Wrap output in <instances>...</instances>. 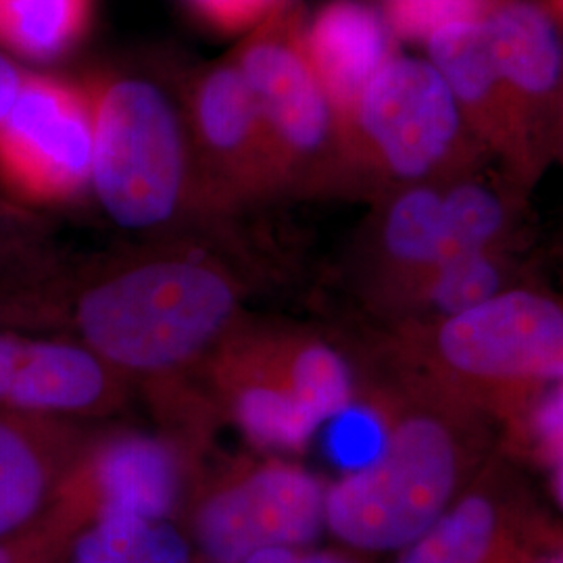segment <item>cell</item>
Returning <instances> with one entry per match:
<instances>
[{"label": "cell", "instance_id": "cell-1", "mask_svg": "<svg viewBox=\"0 0 563 563\" xmlns=\"http://www.w3.org/2000/svg\"><path fill=\"white\" fill-rule=\"evenodd\" d=\"M236 305L239 286L222 263L163 253L90 284L76 305V323L102 362L157 374L197 357L222 334Z\"/></svg>", "mask_w": 563, "mask_h": 563}, {"label": "cell", "instance_id": "cell-2", "mask_svg": "<svg viewBox=\"0 0 563 563\" xmlns=\"http://www.w3.org/2000/svg\"><path fill=\"white\" fill-rule=\"evenodd\" d=\"M95 107L90 181L125 230L169 225L197 192L184 113L153 81L109 76L88 84Z\"/></svg>", "mask_w": 563, "mask_h": 563}, {"label": "cell", "instance_id": "cell-3", "mask_svg": "<svg viewBox=\"0 0 563 563\" xmlns=\"http://www.w3.org/2000/svg\"><path fill=\"white\" fill-rule=\"evenodd\" d=\"M353 180L388 190L453 178L476 165L483 146L430 60L393 57L342 123Z\"/></svg>", "mask_w": 563, "mask_h": 563}, {"label": "cell", "instance_id": "cell-4", "mask_svg": "<svg viewBox=\"0 0 563 563\" xmlns=\"http://www.w3.org/2000/svg\"><path fill=\"white\" fill-rule=\"evenodd\" d=\"M457 463L443 422L407 418L369 462L325 493V523L344 543L405 549L449 509Z\"/></svg>", "mask_w": 563, "mask_h": 563}, {"label": "cell", "instance_id": "cell-5", "mask_svg": "<svg viewBox=\"0 0 563 563\" xmlns=\"http://www.w3.org/2000/svg\"><path fill=\"white\" fill-rule=\"evenodd\" d=\"M262 113L288 190L353 180L342 123L292 27H269L234 60Z\"/></svg>", "mask_w": 563, "mask_h": 563}, {"label": "cell", "instance_id": "cell-6", "mask_svg": "<svg viewBox=\"0 0 563 563\" xmlns=\"http://www.w3.org/2000/svg\"><path fill=\"white\" fill-rule=\"evenodd\" d=\"M434 362L457 383L522 390L563 380V305L530 288H507L432 323Z\"/></svg>", "mask_w": 563, "mask_h": 563}, {"label": "cell", "instance_id": "cell-7", "mask_svg": "<svg viewBox=\"0 0 563 563\" xmlns=\"http://www.w3.org/2000/svg\"><path fill=\"white\" fill-rule=\"evenodd\" d=\"M95 107L88 86L27 74L0 121V184L15 199L57 205L92 176Z\"/></svg>", "mask_w": 563, "mask_h": 563}, {"label": "cell", "instance_id": "cell-8", "mask_svg": "<svg viewBox=\"0 0 563 563\" xmlns=\"http://www.w3.org/2000/svg\"><path fill=\"white\" fill-rule=\"evenodd\" d=\"M197 197L232 207L284 188L262 113L236 63L205 71L186 95Z\"/></svg>", "mask_w": 563, "mask_h": 563}, {"label": "cell", "instance_id": "cell-9", "mask_svg": "<svg viewBox=\"0 0 563 563\" xmlns=\"http://www.w3.org/2000/svg\"><path fill=\"white\" fill-rule=\"evenodd\" d=\"M323 523L322 484L301 467L276 463L209 499L197 537L209 562L244 563L263 549L309 543Z\"/></svg>", "mask_w": 563, "mask_h": 563}, {"label": "cell", "instance_id": "cell-10", "mask_svg": "<svg viewBox=\"0 0 563 563\" xmlns=\"http://www.w3.org/2000/svg\"><path fill=\"white\" fill-rule=\"evenodd\" d=\"M426 42L428 60L451 88L463 120L484 153L501 159L509 180L528 186L543 165L509 101L490 51L484 18L443 25Z\"/></svg>", "mask_w": 563, "mask_h": 563}, {"label": "cell", "instance_id": "cell-11", "mask_svg": "<svg viewBox=\"0 0 563 563\" xmlns=\"http://www.w3.org/2000/svg\"><path fill=\"white\" fill-rule=\"evenodd\" d=\"M490 51L523 132L543 165L563 97V44L543 7L505 0L484 15Z\"/></svg>", "mask_w": 563, "mask_h": 563}, {"label": "cell", "instance_id": "cell-12", "mask_svg": "<svg viewBox=\"0 0 563 563\" xmlns=\"http://www.w3.org/2000/svg\"><path fill=\"white\" fill-rule=\"evenodd\" d=\"M109 374L88 346L0 334V407L48 413L101 401Z\"/></svg>", "mask_w": 563, "mask_h": 563}, {"label": "cell", "instance_id": "cell-13", "mask_svg": "<svg viewBox=\"0 0 563 563\" xmlns=\"http://www.w3.org/2000/svg\"><path fill=\"white\" fill-rule=\"evenodd\" d=\"M302 51L341 123L393 59L383 18L360 0H334L301 34Z\"/></svg>", "mask_w": 563, "mask_h": 563}, {"label": "cell", "instance_id": "cell-14", "mask_svg": "<svg viewBox=\"0 0 563 563\" xmlns=\"http://www.w3.org/2000/svg\"><path fill=\"white\" fill-rule=\"evenodd\" d=\"M369 262L388 290L451 260L444 220V180L390 190L367 241Z\"/></svg>", "mask_w": 563, "mask_h": 563}, {"label": "cell", "instance_id": "cell-15", "mask_svg": "<svg viewBox=\"0 0 563 563\" xmlns=\"http://www.w3.org/2000/svg\"><path fill=\"white\" fill-rule=\"evenodd\" d=\"M107 509L162 522L178 499V463L153 439L128 437L104 449L97 467Z\"/></svg>", "mask_w": 563, "mask_h": 563}, {"label": "cell", "instance_id": "cell-16", "mask_svg": "<svg viewBox=\"0 0 563 563\" xmlns=\"http://www.w3.org/2000/svg\"><path fill=\"white\" fill-rule=\"evenodd\" d=\"M444 220L451 257L514 249L520 220L514 184L476 176L474 167L446 178Z\"/></svg>", "mask_w": 563, "mask_h": 563}, {"label": "cell", "instance_id": "cell-17", "mask_svg": "<svg viewBox=\"0 0 563 563\" xmlns=\"http://www.w3.org/2000/svg\"><path fill=\"white\" fill-rule=\"evenodd\" d=\"M514 280V249H504L451 257L390 292L402 301L418 305L432 316L434 322H439L488 301L511 288Z\"/></svg>", "mask_w": 563, "mask_h": 563}, {"label": "cell", "instance_id": "cell-18", "mask_svg": "<svg viewBox=\"0 0 563 563\" xmlns=\"http://www.w3.org/2000/svg\"><path fill=\"white\" fill-rule=\"evenodd\" d=\"M236 418L253 443L276 449H299L322 426L290 390L278 357L251 369L236 395Z\"/></svg>", "mask_w": 563, "mask_h": 563}, {"label": "cell", "instance_id": "cell-19", "mask_svg": "<svg viewBox=\"0 0 563 563\" xmlns=\"http://www.w3.org/2000/svg\"><path fill=\"white\" fill-rule=\"evenodd\" d=\"M71 563H190V547L163 520L102 507L97 526L76 544Z\"/></svg>", "mask_w": 563, "mask_h": 563}, {"label": "cell", "instance_id": "cell-20", "mask_svg": "<svg viewBox=\"0 0 563 563\" xmlns=\"http://www.w3.org/2000/svg\"><path fill=\"white\" fill-rule=\"evenodd\" d=\"M88 15L90 0H0V48L55 59L80 38Z\"/></svg>", "mask_w": 563, "mask_h": 563}, {"label": "cell", "instance_id": "cell-21", "mask_svg": "<svg viewBox=\"0 0 563 563\" xmlns=\"http://www.w3.org/2000/svg\"><path fill=\"white\" fill-rule=\"evenodd\" d=\"M495 534V507L484 497H467L407 544L399 563H484Z\"/></svg>", "mask_w": 563, "mask_h": 563}, {"label": "cell", "instance_id": "cell-22", "mask_svg": "<svg viewBox=\"0 0 563 563\" xmlns=\"http://www.w3.org/2000/svg\"><path fill=\"white\" fill-rule=\"evenodd\" d=\"M282 374L299 401L325 423L353 401V380L341 355L322 342H302L278 355Z\"/></svg>", "mask_w": 563, "mask_h": 563}, {"label": "cell", "instance_id": "cell-23", "mask_svg": "<svg viewBox=\"0 0 563 563\" xmlns=\"http://www.w3.org/2000/svg\"><path fill=\"white\" fill-rule=\"evenodd\" d=\"M46 470L18 426L0 420V537L20 530L41 509Z\"/></svg>", "mask_w": 563, "mask_h": 563}, {"label": "cell", "instance_id": "cell-24", "mask_svg": "<svg viewBox=\"0 0 563 563\" xmlns=\"http://www.w3.org/2000/svg\"><path fill=\"white\" fill-rule=\"evenodd\" d=\"M493 4V0H386L390 27L413 41H426L455 21L481 20Z\"/></svg>", "mask_w": 563, "mask_h": 563}, {"label": "cell", "instance_id": "cell-25", "mask_svg": "<svg viewBox=\"0 0 563 563\" xmlns=\"http://www.w3.org/2000/svg\"><path fill=\"white\" fill-rule=\"evenodd\" d=\"M284 0H192L205 20L225 32L242 30L265 20Z\"/></svg>", "mask_w": 563, "mask_h": 563}, {"label": "cell", "instance_id": "cell-26", "mask_svg": "<svg viewBox=\"0 0 563 563\" xmlns=\"http://www.w3.org/2000/svg\"><path fill=\"white\" fill-rule=\"evenodd\" d=\"M530 428L551 462H563V380L551 384L534 405Z\"/></svg>", "mask_w": 563, "mask_h": 563}, {"label": "cell", "instance_id": "cell-27", "mask_svg": "<svg viewBox=\"0 0 563 563\" xmlns=\"http://www.w3.org/2000/svg\"><path fill=\"white\" fill-rule=\"evenodd\" d=\"M25 71L0 48V121L7 118L25 81Z\"/></svg>", "mask_w": 563, "mask_h": 563}, {"label": "cell", "instance_id": "cell-28", "mask_svg": "<svg viewBox=\"0 0 563 563\" xmlns=\"http://www.w3.org/2000/svg\"><path fill=\"white\" fill-rule=\"evenodd\" d=\"M244 563H349L332 553H302L295 547H272L251 555Z\"/></svg>", "mask_w": 563, "mask_h": 563}, {"label": "cell", "instance_id": "cell-29", "mask_svg": "<svg viewBox=\"0 0 563 563\" xmlns=\"http://www.w3.org/2000/svg\"><path fill=\"white\" fill-rule=\"evenodd\" d=\"M18 251H21V242L15 236V228L11 225L7 211L0 207V262H7Z\"/></svg>", "mask_w": 563, "mask_h": 563}, {"label": "cell", "instance_id": "cell-30", "mask_svg": "<svg viewBox=\"0 0 563 563\" xmlns=\"http://www.w3.org/2000/svg\"><path fill=\"white\" fill-rule=\"evenodd\" d=\"M553 155H558L563 162V97L558 111V121H555V134H553Z\"/></svg>", "mask_w": 563, "mask_h": 563}, {"label": "cell", "instance_id": "cell-31", "mask_svg": "<svg viewBox=\"0 0 563 563\" xmlns=\"http://www.w3.org/2000/svg\"><path fill=\"white\" fill-rule=\"evenodd\" d=\"M21 302L15 299V297H11V295H7V292H0V313H7V316H15V313H20Z\"/></svg>", "mask_w": 563, "mask_h": 563}, {"label": "cell", "instance_id": "cell-32", "mask_svg": "<svg viewBox=\"0 0 563 563\" xmlns=\"http://www.w3.org/2000/svg\"><path fill=\"white\" fill-rule=\"evenodd\" d=\"M558 472H555V490H558V497L563 505V462L555 465Z\"/></svg>", "mask_w": 563, "mask_h": 563}, {"label": "cell", "instance_id": "cell-33", "mask_svg": "<svg viewBox=\"0 0 563 563\" xmlns=\"http://www.w3.org/2000/svg\"><path fill=\"white\" fill-rule=\"evenodd\" d=\"M543 563H563V551L555 553V555H551V558H547Z\"/></svg>", "mask_w": 563, "mask_h": 563}, {"label": "cell", "instance_id": "cell-34", "mask_svg": "<svg viewBox=\"0 0 563 563\" xmlns=\"http://www.w3.org/2000/svg\"><path fill=\"white\" fill-rule=\"evenodd\" d=\"M0 563H13L11 562V558H9V553L0 547Z\"/></svg>", "mask_w": 563, "mask_h": 563}, {"label": "cell", "instance_id": "cell-35", "mask_svg": "<svg viewBox=\"0 0 563 563\" xmlns=\"http://www.w3.org/2000/svg\"><path fill=\"white\" fill-rule=\"evenodd\" d=\"M555 2V9L563 15V0H553Z\"/></svg>", "mask_w": 563, "mask_h": 563}]
</instances>
